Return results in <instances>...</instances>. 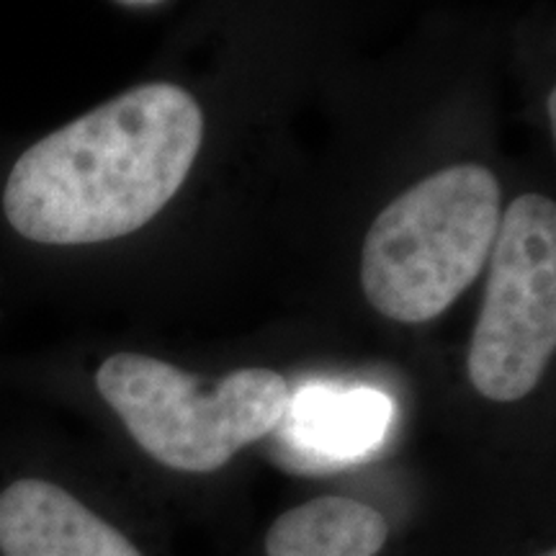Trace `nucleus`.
I'll list each match as a JSON object with an SVG mask.
<instances>
[{"label":"nucleus","mask_w":556,"mask_h":556,"mask_svg":"<svg viewBox=\"0 0 556 556\" xmlns=\"http://www.w3.org/2000/svg\"><path fill=\"white\" fill-rule=\"evenodd\" d=\"M204 114L173 83L101 103L21 155L3 214L37 245H99L137 232L176 199L197 163Z\"/></svg>","instance_id":"obj_1"},{"label":"nucleus","mask_w":556,"mask_h":556,"mask_svg":"<svg viewBox=\"0 0 556 556\" xmlns=\"http://www.w3.org/2000/svg\"><path fill=\"white\" fill-rule=\"evenodd\" d=\"M503 191L495 173L458 163L417 180L368 227L361 287L381 317H441L477 281L495 245Z\"/></svg>","instance_id":"obj_2"},{"label":"nucleus","mask_w":556,"mask_h":556,"mask_svg":"<svg viewBox=\"0 0 556 556\" xmlns=\"http://www.w3.org/2000/svg\"><path fill=\"white\" fill-rule=\"evenodd\" d=\"M96 392L160 467L214 475L242 448L274 435L291 402L287 377L266 366L204 381L170 361L122 351L103 358Z\"/></svg>","instance_id":"obj_3"},{"label":"nucleus","mask_w":556,"mask_h":556,"mask_svg":"<svg viewBox=\"0 0 556 556\" xmlns=\"http://www.w3.org/2000/svg\"><path fill=\"white\" fill-rule=\"evenodd\" d=\"M484 302L467 353L479 397L513 405L544 379L556 351V204L523 193L500 217Z\"/></svg>","instance_id":"obj_4"},{"label":"nucleus","mask_w":556,"mask_h":556,"mask_svg":"<svg viewBox=\"0 0 556 556\" xmlns=\"http://www.w3.org/2000/svg\"><path fill=\"white\" fill-rule=\"evenodd\" d=\"M0 556H148L119 520L45 475L0 484Z\"/></svg>","instance_id":"obj_5"},{"label":"nucleus","mask_w":556,"mask_h":556,"mask_svg":"<svg viewBox=\"0 0 556 556\" xmlns=\"http://www.w3.org/2000/svg\"><path fill=\"white\" fill-rule=\"evenodd\" d=\"M392 413V400L374 387L307 384L291 392L278 430H287L299 451L353 458L379 446Z\"/></svg>","instance_id":"obj_6"},{"label":"nucleus","mask_w":556,"mask_h":556,"mask_svg":"<svg viewBox=\"0 0 556 556\" xmlns=\"http://www.w3.org/2000/svg\"><path fill=\"white\" fill-rule=\"evenodd\" d=\"M392 528L384 510L353 495H315L287 507L263 536L266 556H381Z\"/></svg>","instance_id":"obj_7"},{"label":"nucleus","mask_w":556,"mask_h":556,"mask_svg":"<svg viewBox=\"0 0 556 556\" xmlns=\"http://www.w3.org/2000/svg\"><path fill=\"white\" fill-rule=\"evenodd\" d=\"M124 3H131V5H152V3H160V0H124Z\"/></svg>","instance_id":"obj_8"},{"label":"nucleus","mask_w":556,"mask_h":556,"mask_svg":"<svg viewBox=\"0 0 556 556\" xmlns=\"http://www.w3.org/2000/svg\"><path fill=\"white\" fill-rule=\"evenodd\" d=\"M533 556H556V552H554V546H546V548H541V552H536Z\"/></svg>","instance_id":"obj_9"}]
</instances>
